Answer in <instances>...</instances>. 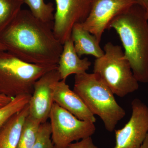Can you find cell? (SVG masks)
Returning <instances> with one entry per match:
<instances>
[{
    "instance_id": "d4e9b609",
    "label": "cell",
    "mask_w": 148,
    "mask_h": 148,
    "mask_svg": "<svg viewBox=\"0 0 148 148\" xmlns=\"http://www.w3.org/2000/svg\"><path fill=\"white\" fill-rule=\"evenodd\" d=\"M146 17H147L148 20V10H146Z\"/></svg>"
},
{
    "instance_id": "4fadbf2b",
    "label": "cell",
    "mask_w": 148,
    "mask_h": 148,
    "mask_svg": "<svg viewBox=\"0 0 148 148\" xmlns=\"http://www.w3.org/2000/svg\"><path fill=\"white\" fill-rule=\"evenodd\" d=\"M29 114L28 105L0 127V148H17L22 127Z\"/></svg>"
},
{
    "instance_id": "6da1fadb",
    "label": "cell",
    "mask_w": 148,
    "mask_h": 148,
    "mask_svg": "<svg viewBox=\"0 0 148 148\" xmlns=\"http://www.w3.org/2000/svg\"><path fill=\"white\" fill-rule=\"evenodd\" d=\"M53 22L35 17L21 9L0 36L6 51L20 60L38 66L57 67L63 49L53 32Z\"/></svg>"
},
{
    "instance_id": "277c9868",
    "label": "cell",
    "mask_w": 148,
    "mask_h": 148,
    "mask_svg": "<svg viewBox=\"0 0 148 148\" xmlns=\"http://www.w3.org/2000/svg\"><path fill=\"white\" fill-rule=\"evenodd\" d=\"M103 50L104 55L95 59L93 73L119 97H124L138 90L139 82L121 47L108 42Z\"/></svg>"
},
{
    "instance_id": "603a6c76",
    "label": "cell",
    "mask_w": 148,
    "mask_h": 148,
    "mask_svg": "<svg viewBox=\"0 0 148 148\" xmlns=\"http://www.w3.org/2000/svg\"><path fill=\"white\" fill-rule=\"evenodd\" d=\"M140 148H148V133L145 140Z\"/></svg>"
},
{
    "instance_id": "9c48e42d",
    "label": "cell",
    "mask_w": 148,
    "mask_h": 148,
    "mask_svg": "<svg viewBox=\"0 0 148 148\" xmlns=\"http://www.w3.org/2000/svg\"><path fill=\"white\" fill-rule=\"evenodd\" d=\"M136 3V0H93L89 15L81 24L100 42L112 20Z\"/></svg>"
},
{
    "instance_id": "7c38bea8",
    "label": "cell",
    "mask_w": 148,
    "mask_h": 148,
    "mask_svg": "<svg viewBox=\"0 0 148 148\" xmlns=\"http://www.w3.org/2000/svg\"><path fill=\"white\" fill-rule=\"evenodd\" d=\"M87 58L81 59L76 53L71 37L63 45L58 65L57 71L61 80H66L73 74L79 75L86 73L91 66Z\"/></svg>"
},
{
    "instance_id": "9a60e30c",
    "label": "cell",
    "mask_w": 148,
    "mask_h": 148,
    "mask_svg": "<svg viewBox=\"0 0 148 148\" xmlns=\"http://www.w3.org/2000/svg\"><path fill=\"white\" fill-rule=\"evenodd\" d=\"M24 0H0V36L16 18Z\"/></svg>"
},
{
    "instance_id": "d6986e66",
    "label": "cell",
    "mask_w": 148,
    "mask_h": 148,
    "mask_svg": "<svg viewBox=\"0 0 148 148\" xmlns=\"http://www.w3.org/2000/svg\"><path fill=\"white\" fill-rule=\"evenodd\" d=\"M32 148H55L51 139L50 123H42L40 126L36 142Z\"/></svg>"
},
{
    "instance_id": "e0dca14e",
    "label": "cell",
    "mask_w": 148,
    "mask_h": 148,
    "mask_svg": "<svg viewBox=\"0 0 148 148\" xmlns=\"http://www.w3.org/2000/svg\"><path fill=\"white\" fill-rule=\"evenodd\" d=\"M24 3L38 19L46 22H53L54 8L52 3H46L44 0H24Z\"/></svg>"
},
{
    "instance_id": "ba28073f",
    "label": "cell",
    "mask_w": 148,
    "mask_h": 148,
    "mask_svg": "<svg viewBox=\"0 0 148 148\" xmlns=\"http://www.w3.org/2000/svg\"><path fill=\"white\" fill-rule=\"evenodd\" d=\"M132 114L121 129L114 130V148H140L148 133V107L138 98L131 103Z\"/></svg>"
},
{
    "instance_id": "ffe728a7",
    "label": "cell",
    "mask_w": 148,
    "mask_h": 148,
    "mask_svg": "<svg viewBox=\"0 0 148 148\" xmlns=\"http://www.w3.org/2000/svg\"><path fill=\"white\" fill-rule=\"evenodd\" d=\"M68 148H99L93 143L91 137L82 139L70 144Z\"/></svg>"
},
{
    "instance_id": "30bf717a",
    "label": "cell",
    "mask_w": 148,
    "mask_h": 148,
    "mask_svg": "<svg viewBox=\"0 0 148 148\" xmlns=\"http://www.w3.org/2000/svg\"><path fill=\"white\" fill-rule=\"evenodd\" d=\"M57 69L51 70L37 80L28 104L29 115L41 124L49 119L54 103L51 85L61 80Z\"/></svg>"
},
{
    "instance_id": "2e32d148",
    "label": "cell",
    "mask_w": 148,
    "mask_h": 148,
    "mask_svg": "<svg viewBox=\"0 0 148 148\" xmlns=\"http://www.w3.org/2000/svg\"><path fill=\"white\" fill-rule=\"evenodd\" d=\"M41 123L28 115L24 125L16 148H32L36 142Z\"/></svg>"
},
{
    "instance_id": "8fae6325",
    "label": "cell",
    "mask_w": 148,
    "mask_h": 148,
    "mask_svg": "<svg viewBox=\"0 0 148 148\" xmlns=\"http://www.w3.org/2000/svg\"><path fill=\"white\" fill-rule=\"evenodd\" d=\"M54 103L79 119L95 123V115L89 110L81 98L72 90L66 80H60L51 85Z\"/></svg>"
},
{
    "instance_id": "44dd1931",
    "label": "cell",
    "mask_w": 148,
    "mask_h": 148,
    "mask_svg": "<svg viewBox=\"0 0 148 148\" xmlns=\"http://www.w3.org/2000/svg\"><path fill=\"white\" fill-rule=\"evenodd\" d=\"M13 98L0 93V108L8 104Z\"/></svg>"
},
{
    "instance_id": "3957f363",
    "label": "cell",
    "mask_w": 148,
    "mask_h": 148,
    "mask_svg": "<svg viewBox=\"0 0 148 148\" xmlns=\"http://www.w3.org/2000/svg\"><path fill=\"white\" fill-rule=\"evenodd\" d=\"M73 90L91 112L100 117L109 132L114 131L119 122L126 115L114 94L94 73L75 75Z\"/></svg>"
},
{
    "instance_id": "8992f818",
    "label": "cell",
    "mask_w": 148,
    "mask_h": 148,
    "mask_svg": "<svg viewBox=\"0 0 148 148\" xmlns=\"http://www.w3.org/2000/svg\"><path fill=\"white\" fill-rule=\"evenodd\" d=\"M49 119L51 139L55 148H68L75 141L91 137L96 130L94 123L79 119L55 103Z\"/></svg>"
},
{
    "instance_id": "52a82bcc",
    "label": "cell",
    "mask_w": 148,
    "mask_h": 148,
    "mask_svg": "<svg viewBox=\"0 0 148 148\" xmlns=\"http://www.w3.org/2000/svg\"><path fill=\"white\" fill-rule=\"evenodd\" d=\"M53 32L64 45L71 37L72 29L84 22L90 13L93 0H55Z\"/></svg>"
},
{
    "instance_id": "ac0fdd59",
    "label": "cell",
    "mask_w": 148,
    "mask_h": 148,
    "mask_svg": "<svg viewBox=\"0 0 148 148\" xmlns=\"http://www.w3.org/2000/svg\"><path fill=\"white\" fill-rule=\"evenodd\" d=\"M32 95H18L5 106L0 108V127L12 116L28 105Z\"/></svg>"
},
{
    "instance_id": "5bb4252c",
    "label": "cell",
    "mask_w": 148,
    "mask_h": 148,
    "mask_svg": "<svg viewBox=\"0 0 148 148\" xmlns=\"http://www.w3.org/2000/svg\"><path fill=\"white\" fill-rule=\"evenodd\" d=\"M71 37L75 50L79 57L84 55H90L97 58L104 55L105 52L100 46V42L81 24H77L74 26Z\"/></svg>"
},
{
    "instance_id": "7402d4cb",
    "label": "cell",
    "mask_w": 148,
    "mask_h": 148,
    "mask_svg": "<svg viewBox=\"0 0 148 148\" xmlns=\"http://www.w3.org/2000/svg\"><path fill=\"white\" fill-rule=\"evenodd\" d=\"M137 3L146 10H148V0H136Z\"/></svg>"
},
{
    "instance_id": "7a4b0ae2",
    "label": "cell",
    "mask_w": 148,
    "mask_h": 148,
    "mask_svg": "<svg viewBox=\"0 0 148 148\" xmlns=\"http://www.w3.org/2000/svg\"><path fill=\"white\" fill-rule=\"evenodd\" d=\"M119 36L125 57L139 82H148V20L146 10L138 3L112 20L109 29Z\"/></svg>"
},
{
    "instance_id": "5b68a950",
    "label": "cell",
    "mask_w": 148,
    "mask_h": 148,
    "mask_svg": "<svg viewBox=\"0 0 148 148\" xmlns=\"http://www.w3.org/2000/svg\"><path fill=\"white\" fill-rule=\"evenodd\" d=\"M57 68L29 64L6 51L0 50V93L12 98L32 95L37 80Z\"/></svg>"
},
{
    "instance_id": "cb8c5ba5",
    "label": "cell",
    "mask_w": 148,
    "mask_h": 148,
    "mask_svg": "<svg viewBox=\"0 0 148 148\" xmlns=\"http://www.w3.org/2000/svg\"><path fill=\"white\" fill-rule=\"evenodd\" d=\"M0 50L6 51L5 47L0 42Z\"/></svg>"
}]
</instances>
